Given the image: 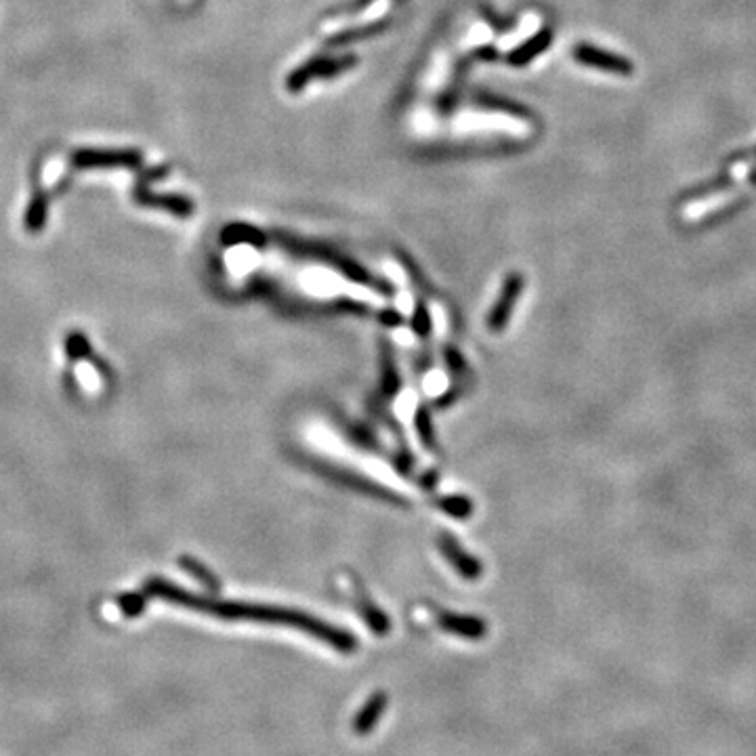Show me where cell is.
I'll list each match as a JSON object with an SVG mask.
<instances>
[{"instance_id": "8", "label": "cell", "mask_w": 756, "mask_h": 756, "mask_svg": "<svg viewBox=\"0 0 756 756\" xmlns=\"http://www.w3.org/2000/svg\"><path fill=\"white\" fill-rule=\"evenodd\" d=\"M549 42H551V32H542V34L534 36V38L528 42V45L521 47L519 51H515V53L511 55V61L517 63V66H519V63H528L530 59H534L536 55H540L546 47H549Z\"/></svg>"}, {"instance_id": "1", "label": "cell", "mask_w": 756, "mask_h": 756, "mask_svg": "<svg viewBox=\"0 0 756 756\" xmlns=\"http://www.w3.org/2000/svg\"><path fill=\"white\" fill-rule=\"evenodd\" d=\"M160 595L171 597L187 607L200 609V612L206 614H215L225 620H252V622H265V624H282V626H294L299 630H307L313 637H318L320 641H326L334 649L353 651L357 647V641L353 635H349L347 630L334 628L318 618L307 616L303 612H297V609H286V607H269V605H252V603H231V601H210V599H200L194 595H187L181 591H175V588L162 586Z\"/></svg>"}, {"instance_id": "3", "label": "cell", "mask_w": 756, "mask_h": 756, "mask_svg": "<svg viewBox=\"0 0 756 756\" xmlns=\"http://www.w3.org/2000/svg\"><path fill=\"white\" fill-rule=\"evenodd\" d=\"M521 290H523V278L517 276V273H513V276L507 282H504V288H502L500 297H498V301H496V305L490 313V318H488V324L494 332L502 330L504 326L509 324L511 311L515 307V301L521 294Z\"/></svg>"}, {"instance_id": "9", "label": "cell", "mask_w": 756, "mask_h": 756, "mask_svg": "<svg viewBox=\"0 0 756 756\" xmlns=\"http://www.w3.org/2000/svg\"><path fill=\"white\" fill-rule=\"evenodd\" d=\"M416 427L420 431V437H423L425 444L429 448H433V427H431V420H429V414L425 410H420L416 414Z\"/></svg>"}, {"instance_id": "6", "label": "cell", "mask_w": 756, "mask_h": 756, "mask_svg": "<svg viewBox=\"0 0 756 756\" xmlns=\"http://www.w3.org/2000/svg\"><path fill=\"white\" fill-rule=\"evenodd\" d=\"M439 624L444 626L446 630H450V633L469 637V639H479V637L486 635V624H483L481 620L469 618V616H456V614L441 612Z\"/></svg>"}, {"instance_id": "7", "label": "cell", "mask_w": 756, "mask_h": 756, "mask_svg": "<svg viewBox=\"0 0 756 756\" xmlns=\"http://www.w3.org/2000/svg\"><path fill=\"white\" fill-rule=\"evenodd\" d=\"M385 704H387V696L385 693H376V696H372L368 700V704L362 708V712L355 717V723H353V729L364 735L368 731L374 729L378 717H381L383 710H385Z\"/></svg>"}, {"instance_id": "10", "label": "cell", "mask_w": 756, "mask_h": 756, "mask_svg": "<svg viewBox=\"0 0 756 756\" xmlns=\"http://www.w3.org/2000/svg\"><path fill=\"white\" fill-rule=\"evenodd\" d=\"M462 500H465V498H446L444 502H441V507H444L448 513H452V515H458V517H465V515H469L471 513V507H458V504L462 502Z\"/></svg>"}, {"instance_id": "2", "label": "cell", "mask_w": 756, "mask_h": 756, "mask_svg": "<svg viewBox=\"0 0 756 756\" xmlns=\"http://www.w3.org/2000/svg\"><path fill=\"white\" fill-rule=\"evenodd\" d=\"M351 63H355V59H351V57H345V59H315V61L307 63V66L294 70L288 76V89L299 91V89L305 87L309 80L320 78V76L324 78V76L339 74V72L347 70Z\"/></svg>"}, {"instance_id": "4", "label": "cell", "mask_w": 756, "mask_h": 756, "mask_svg": "<svg viewBox=\"0 0 756 756\" xmlns=\"http://www.w3.org/2000/svg\"><path fill=\"white\" fill-rule=\"evenodd\" d=\"M576 59L580 63H586V66H593V68H599V70H605V72H614V74H630V63L622 57H616L612 53H605V51H599L595 47H578L576 49Z\"/></svg>"}, {"instance_id": "11", "label": "cell", "mask_w": 756, "mask_h": 756, "mask_svg": "<svg viewBox=\"0 0 756 756\" xmlns=\"http://www.w3.org/2000/svg\"><path fill=\"white\" fill-rule=\"evenodd\" d=\"M414 326H416V330H418L420 334H427V332H429V315H427L425 307H420V309L416 311Z\"/></svg>"}, {"instance_id": "5", "label": "cell", "mask_w": 756, "mask_h": 756, "mask_svg": "<svg viewBox=\"0 0 756 756\" xmlns=\"http://www.w3.org/2000/svg\"><path fill=\"white\" fill-rule=\"evenodd\" d=\"M441 551H444V555L448 557V561L456 567V570L465 576V578H479L481 574V565L477 559H473L471 555H467L465 551L460 549L458 542L452 540L450 536H444L439 542Z\"/></svg>"}]
</instances>
